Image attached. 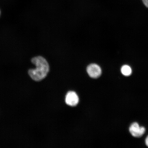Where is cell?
Returning a JSON list of instances; mask_svg holds the SVG:
<instances>
[{
  "label": "cell",
  "instance_id": "cell-1",
  "mask_svg": "<svg viewBox=\"0 0 148 148\" xmlns=\"http://www.w3.org/2000/svg\"><path fill=\"white\" fill-rule=\"evenodd\" d=\"M31 60L36 68L29 70L28 74L29 76L35 81L42 80L47 76L49 71V66L47 61L41 56L33 57Z\"/></svg>",
  "mask_w": 148,
  "mask_h": 148
},
{
  "label": "cell",
  "instance_id": "cell-2",
  "mask_svg": "<svg viewBox=\"0 0 148 148\" xmlns=\"http://www.w3.org/2000/svg\"><path fill=\"white\" fill-rule=\"evenodd\" d=\"M129 131L133 137L140 138L143 136L146 132V128L143 126L140 125L137 122L131 123L129 127Z\"/></svg>",
  "mask_w": 148,
  "mask_h": 148
},
{
  "label": "cell",
  "instance_id": "cell-3",
  "mask_svg": "<svg viewBox=\"0 0 148 148\" xmlns=\"http://www.w3.org/2000/svg\"><path fill=\"white\" fill-rule=\"evenodd\" d=\"M86 71L89 76L93 79L99 78L102 73L100 66L96 64H91L89 65L86 68Z\"/></svg>",
  "mask_w": 148,
  "mask_h": 148
},
{
  "label": "cell",
  "instance_id": "cell-4",
  "mask_svg": "<svg viewBox=\"0 0 148 148\" xmlns=\"http://www.w3.org/2000/svg\"><path fill=\"white\" fill-rule=\"evenodd\" d=\"M65 102L66 104L69 106H75L79 103V98L76 92L73 91H70L66 94Z\"/></svg>",
  "mask_w": 148,
  "mask_h": 148
},
{
  "label": "cell",
  "instance_id": "cell-5",
  "mask_svg": "<svg viewBox=\"0 0 148 148\" xmlns=\"http://www.w3.org/2000/svg\"><path fill=\"white\" fill-rule=\"evenodd\" d=\"M121 72L122 75L124 76L128 77L132 75V69L130 66L127 65H124L121 68Z\"/></svg>",
  "mask_w": 148,
  "mask_h": 148
},
{
  "label": "cell",
  "instance_id": "cell-6",
  "mask_svg": "<svg viewBox=\"0 0 148 148\" xmlns=\"http://www.w3.org/2000/svg\"><path fill=\"white\" fill-rule=\"evenodd\" d=\"M144 143H145L146 147H148V135L146 136L145 140H144Z\"/></svg>",
  "mask_w": 148,
  "mask_h": 148
},
{
  "label": "cell",
  "instance_id": "cell-7",
  "mask_svg": "<svg viewBox=\"0 0 148 148\" xmlns=\"http://www.w3.org/2000/svg\"><path fill=\"white\" fill-rule=\"evenodd\" d=\"M144 4L148 8V0H142Z\"/></svg>",
  "mask_w": 148,
  "mask_h": 148
},
{
  "label": "cell",
  "instance_id": "cell-8",
  "mask_svg": "<svg viewBox=\"0 0 148 148\" xmlns=\"http://www.w3.org/2000/svg\"><path fill=\"white\" fill-rule=\"evenodd\" d=\"M1 10H0V16H1Z\"/></svg>",
  "mask_w": 148,
  "mask_h": 148
}]
</instances>
